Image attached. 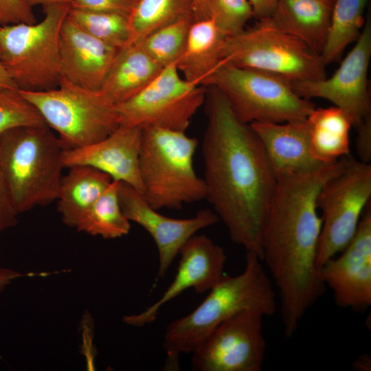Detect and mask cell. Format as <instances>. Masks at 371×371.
<instances>
[{"instance_id": "cell-1", "label": "cell", "mask_w": 371, "mask_h": 371, "mask_svg": "<svg viewBox=\"0 0 371 371\" xmlns=\"http://www.w3.org/2000/svg\"><path fill=\"white\" fill-rule=\"evenodd\" d=\"M202 142L206 196L232 240L262 258V236L277 175L249 124L208 87ZM262 260V259H261Z\"/></svg>"}, {"instance_id": "cell-2", "label": "cell", "mask_w": 371, "mask_h": 371, "mask_svg": "<svg viewBox=\"0 0 371 371\" xmlns=\"http://www.w3.org/2000/svg\"><path fill=\"white\" fill-rule=\"evenodd\" d=\"M343 167L342 158L315 170L277 174L262 236V261L276 284L284 335L292 337L326 285L317 265L322 220L317 198Z\"/></svg>"}, {"instance_id": "cell-3", "label": "cell", "mask_w": 371, "mask_h": 371, "mask_svg": "<svg viewBox=\"0 0 371 371\" xmlns=\"http://www.w3.org/2000/svg\"><path fill=\"white\" fill-rule=\"evenodd\" d=\"M262 262L256 253L246 251L241 273L223 275L194 311L167 326L165 368H177L181 354L192 353L220 324L239 313L254 311L264 317L276 313V295Z\"/></svg>"}, {"instance_id": "cell-4", "label": "cell", "mask_w": 371, "mask_h": 371, "mask_svg": "<svg viewBox=\"0 0 371 371\" xmlns=\"http://www.w3.org/2000/svg\"><path fill=\"white\" fill-rule=\"evenodd\" d=\"M64 150L47 125L19 126L0 135V167L18 214L56 201Z\"/></svg>"}, {"instance_id": "cell-5", "label": "cell", "mask_w": 371, "mask_h": 371, "mask_svg": "<svg viewBox=\"0 0 371 371\" xmlns=\"http://www.w3.org/2000/svg\"><path fill=\"white\" fill-rule=\"evenodd\" d=\"M198 144V139L186 132L142 129L138 164L142 194L153 209L179 210L185 203L205 199L204 180L193 166Z\"/></svg>"}, {"instance_id": "cell-6", "label": "cell", "mask_w": 371, "mask_h": 371, "mask_svg": "<svg viewBox=\"0 0 371 371\" xmlns=\"http://www.w3.org/2000/svg\"><path fill=\"white\" fill-rule=\"evenodd\" d=\"M69 4L44 7L33 23L0 25V61L19 90L44 91L61 79L60 32Z\"/></svg>"}, {"instance_id": "cell-7", "label": "cell", "mask_w": 371, "mask_h": 371, "mask_svg": "<svg viewBox=\"0 0 371 371\" xmlns=\"http://www.w3.org/2000/svg\"><path fill=\"white\" fill-rule=\"evenodd\" d=\"M202 85L218 90L245 124L305 120L315 108L310 100L299 96L284 77L228 63H220Z\"/></svg>"}, {"instance_id": "cell-8", "label": "cell", "mask_w": 371, "mask_h": 371, "mask_svg": "<svg viewBox=\"0 0 371 371\" xmlns=\"http://www.w3.org/2000/svg\"><path fill=\"white\" fill-rule=\"evenodd\" d=\"M19 91L58 133L65 150L97 142L120 126L115 105L100 90L84 88L61 78L52 89Z\"/></svg>"}, {"instance_id": "cell-9", "label": "cell", "mask_w": 371, "mask_h": 371, "mask_svg": "<svg viewBox=\"0 0 371 371\" xmlns=\"http://www.w3.org/2000/svg\"><path fill=\"white\" fill-rule=\"evenodd\" d=\"M221 63L258 69L284 77L290 82L326 78L322 55L274 25L269 19L226 37Z\"/></svg>"}, {"instance_id": "cell-10", "label": "cell", "mask_w": 371, "mask_h": 371, "mask_svg": "<svg viewBox=\"0 0 371 371\" xmlns=\"http://www.w3.org/2000/svg\"><path fill=\"white\" fill-rule=\"evenodd\" d=\"M342 160L341 170L324 184L317 198V208L322 213L317 253L319 269L348 245L370 202L371 164L350 154Z\"/></svg>"}, {"instance_id": "cell-11", "label": "cell", "mask_w": 371, "mask_h": 371, "mask_svg": "<svg viewBox=\"0 0 371 371\" xmlns=\"http://www.w3.org/2000/svg\"><path fill=\"white\" fill-rule=\"evenodd\" d=\"M207 92L206 87L185 79L175 63L170 64L137 94L115 105L120 125L186 132Z\"/></svg>"}, {"instance_id": "cell-12", "label": "cell", "mask_w": 371, "mask_h": 371, "mask_svg": "<svg viewBox=\"0 0 371 371\" xmlns=\"http://www.w3.org/2000/svg\"><path fill=\"white\" fill-rule=\"evenodd\" d=\"M261 314L239 313L220 324L193 350L198 371H260L266 352Z\"/></svg>"}, {"instance_id": "cell-13", "label": "cell", "mask_w": 371, "mask_h": 371, "mask_svg": "<svg viewBox=\"0 0 371 371\" xmlns=\"http://www.w3.org/2000/svg\"><path fill=\"white\" fill-rule=\"evenodd\" d=\"M352 49L334 74L327 78L291 82L300 97L323 98L342 109L356 126L371 116V98L368 71L371 58V14L369 11Z\"/></svg>"}, {"instance_id": "cell-14", "label": "cell", "mask_w": 371, "mask_h": 371, "mask_svg": "<svg viewBox=\"0 0 371 371\" xmlns=\"http://www.w3.org/2000/svg\"><path fill=\"white\" fill-rule=\"evenodd\" d=\"M366 207L355 234L338 257L328 260L320 274L341 308L363 310L371 305V208Z\"/></svg>"}, {"instance_id": "cell-15", "label": "cell", "mask_w": 371, "mask_h": 371, "mask_svg": "<svg viewBox=\"0 0 371 371\" xmlns=\"http://www.w3.org/2000/svg\"><path fill=\"white\" fill-rule=\"evenodd\" d=\"M118 196L128 221L142 226L152 237L159 254L158 277H164L181 247L196 233L218 222L214 212L201 210L191 218H173L159 214L131 186L120 181Z\"/></svg>"}, {"instance_id": "cell-16", "label": "cell", "mask_w": 371, "mask_h": 371, "mask_svg": "<svg viewBox=\"0 0 371 371\" xmlns=\"http://www.w3.org/2000/svg\"><path fill=\"white\" fill-rule=\"evenodd\" d=\"M175 277L160 298L144 311L125 315L128 325L141 327L153 322L160 308L183 291H209L223 276L227 256L224 249L205 235L194 234L181 247Z\"/></svg>"}, {"instance_id": "cell-17", "label": "cell", "mask_w": 371, "mask_h": 371, "mask_svg": "<svg viewBox=\"0 0 371 371\" xmlns=\"http://www.w3.org/2000/svg\"><path fill=\"white\" fill-rule=\"evenodd\" d=\"M141 135L139 128L120 125L97 142L65 150L64 166L93 167L109 175L113 181L125 183L142 194L138 164Z\"/></svg>"}, {"instance_id": "cell-18", "label": "cell", "mask_w": 371, "mask_h": 371, "mask_svg": "<svg viewBox=\"0 0 371 371\" xmlns=\"http://www.w3.org/2000/svg\"><path fill=\"white\" fill-rule=\"evenodd\" d=\"M120 50L89 34L67 16L60 32L61 78L100 90Z\"/></svg>"}, {"instance_id": "cell-19", "label": "cell", "mask_w": 371, "mask_h": 371, "mask_svg": "<svg viewBox=\"0 0 371 371\" xmlns=\"http://www.w3.org/2000/svg\"><path fill=\"white\" fill-rule=\"evenodd\" d=\"M249 125L260 139L276 175L307 172L326 165L312 154L307 118L283 123L252 122Z\"/></svg>"}, {"instance_id": "cell-20", "label": "cell", "mask_w": 371, "mask_h": 371, "mask_svg": "<svg viewBox=\"0 0 371 371\" xmlns=\"http://www.w3.org/2000/svg\"><path fill=\"white\" fill-rule=\"evenodd\" d=\"M334 0H278L269 19L321 54L328 34Z\"/></svg>"}, {"instance_id": "cell-21", "label": "cell", "mask_w": 371, "mask_h": 371, "mask_svg": "<svg viewBox=\"0 0 371 371\" xmlns=\"http://www.w3.org/2000/svg\"><path fill=\"white\" fill-rule=\"evenodd\" d=\"M162 68L139 43L128 45L120 50L100 91L116 105L144 89Z\"/></svg>"}, {"instance_id": "cell-22", "label": "cell", "mask_w": 371, "mask_h": 371, "mask_svg": "<svg viewBox=\"0 0 371 371\" xmlns=\"http://www.w3.org/2000/svg\"><path fill=\"white\" fill-rule=\"evenodd\" d=\"M225 38L212 19L194 20L183 51L175 63L182 76L202 85L205 78L221 63Z\"/></svg>"}, {"instance_id": "cell-23", "label": "cell", "mask_w": 371, "mask_h": 371, "mask_svg": "<svg viewBox=\"0 0 371 371\" xmlns=\"http://www.w3.org/2000/svg\"><path fill=\"white\" fill-rule=\"evenodd\" d=\"M107 174L91 166H74L63 176L57 210L67 226L76 228L80 219L112 182Z\"/></svg>"}, {"instance_id": "cell-24", "label": "cell", "mask_w": 371, "mask_h": 371, "mask_svg": "<svg viewBox=\"0 0 371 371\" xmlns=\"http://www.w3.org/2000/svg\"><path fill=\"white\" fill-rule=\"evenodd\" d=\"M311 129V149L314 157L330 164L350 154V117L340 108H315L307 117Z\"/></svg>"}, {"instance_id": "cell-25", "label": "cell", "mask_w": 371, "mask_h": 371, "mask_svg": "<svg viewBox=\"0 0 371 371\" xmlns=\"http://www.w3.org/2000/svg\"><path fill=\"white\" fill-rule=\"evenodd\" d=\"M368 0H334L330 25L321 53L327 65L339 60L346 47L356 41L364 25Z\"/></svg>"}, {"instance_id": "cell-26", "label": "cell", "mask_w": 371, "mask_h": 371, "mask_svg": "<svg viewBox=\"0 0 371 371\" xmlns=\"http://www.w3.org/2000/svg\"><path fill=\"white\" fill-rule=\"evenodd\" d=\"M119 183L120 181H112L88 208L76 228L78 232L106 239L128 234L131 224L120 203Z\"/></svg>"}, {"instance_id": "cell-27", "label": "cell", "mask_w": 371, "mask_h": 371, "mask_svg": "<svg viewBox=\"0 0 371 371\" xmlns=\"http://www.w3.org/2000/svg\"><path fill=\"white\" fill-rule=\"evenodd\" d=\"M189 14H193L191 0H135L128 16L130 34L125 46L141 42L156 30Z\"/></svg>"}, {"instance_id": "cell-28", "label": "cell", "mask_w": 371, "mask_h": 371, "mask_svg": "<svg viewBox=\"0 0 371 371\" xmlns=\"http://www.w3.org/2000/svg\"><path fill=\"white\" fill-rule=\"evenodd\" d=\"M194 21L192 14H186L153 32L139 43L161 67L175 63L183 51Z\"/></svg>"}, {"instance_id": "cell-29", "label": "cell", "mask_w": 371, "mask_h": 371, "mask_svg": "<svg viewBox=\"0 0 371 371\" xmlns=\"http://www.w3.org/2000/svg\"><path fill=\"white\" fill-rule=\"evenodd\" d=\"M67 17L89 34L120 49L128 41L130 33L127 16L70 7Z\"/></svg>"}, {"instance_id": "cell-30", "label": "cell", "mask_w": 371, "mask_h": 371, "mask_svg": "<svg viewBox=\"0 0 371 371\" xmlns=\"http://www.w3.org/2000/svg\"><path fill=\"white\" fill-rule=\"evenodd\" d=\"M47 125L34 105L18 89H0V135L13 128Z\"/></svg>"}, {"instance_id": "cell-31", "label": "cell", "mask_w": 371, "mask_h": 371, "mask_svg": "<svg viewBox=\"0 0 371 371\" xmlns=\"http://www.w3.org/2000/svg\"><path fill=\"white\" fill-rule=\"evenodd\" d=\"M210 18L225 36L238 34L254 17L248 0H209Z\"/></svg>"}, {"instance_id": "cell-32", "label": "cell", "mask_w": 371, "mask_h": 371, "mask_svg": "<svg viewBox=\"0 0 371 371\" xmlns=\"http://www.w3.org/2000/svg\"><path fill=\"white\" fill-rule=\"evenodd\" d=\"M35 22L32 8L23 0H0V25Z\"/></svg>"}, {"instance_id": "cell-33", "label": "cell", "mask_w": 371, "mask_h": 371, "mask_svg": "<svg viewBox=\"0 0 371 371\" xmlns=\"http://www.w3.org/2000/svg\"><path fill=\"white\" fill-rule=\"evenodd\" d=\"M135 0H73L71 8L86 11L118 13L128 16Z\"/></svg>"}, {"instance_id": "cell-34", "label": "cell", "mask_w": 371, "mask_h": 371, "mask_svg": "<svg viewBox=\"0 0 371 371\" xmlns=\"http://www.w3.org/2000/svg\"><path fill=\"white\" fill-rule=\"evenodd\" d=\"M17 215L0 167V232L14 227L17 223Z\"/></svg>"}, {"instance_id": "cell-35", "label": "cell", "mask_w": 371, "mask_h": 371, "mask_svg": "<svg viewBox=\"0 0 371 371\" xmlns=\"http://www.w3.org/2000/svg\"><path fill=\"white\" fill-rule=\"evenodd\" d=\"M357 131L355 140L357 153L359 160L366 163L371 161V116L355 126Z\"/></svg>"}, {"instance_id": "cell-36", "label": "cell", "mask_w": 371, "mask_h": 371, "mask_svg": "<svg viewBox=\"0 0 371 371\" xmlns=\"http://www.w3.org/2000/svg\"><path fill=\"white\" fill-rule=\"evenodd\" d=\"M258 21L271 17L278 0H248Z\"/></svg>"}, {"instance_id": "cell-37", "label": "cell", "mask_w": 371, "mask_h": 371, "mask_svg": "<svg viewBox=\"0 0 371 371\" xmlns=\"http://www.w3.org/2000/svg\"><path fill=\"white\" fill-rule=\"evenodd\" d=\"M194 20L210 18L209 0H191Z\"/></svg>"}, {"instance_id": "cell-38", "label": "cell", "mask_w": 371, "mask_h": 371, "mask_svg": "<svg viewBox=\"0 0 371 371\" xmlns=\"http://www.w3.org/2000/svg\"><path fill=\"white\" fill-rule=\"evenodd\" d=\"M32 273L24 274L16 271L0 267V290L8 285L15 279Z\"/></svg>"}, {"instance_id": "cell-39", "label": "cell", "mask_w": 371, "mask_h": 371, "mask_svg": "<svg viewBox=\"0 0 371 371\" xmlns=\"http://www.w3.org/2000/svg\"><path fill=\"white\" fill-rule=\"evenodd\" d=\"M0 89H18L4 66L0 61ZM19 90V89H18Z\"/></svg>"}, {"instance_id": "cell-40", "label": "cell", "mask_w": 371, "mask_h": 371, "mask_svg": "<svg viewBox=\"0 0 371 371\" xmlns=\"http://www.w3.org/2000/svg\"><path fill=\"white\" fill-rule=\"evenodd\" d=\"M27 5L32 8L42 5L43 7L54 4H71L73 0H23Z\"/></svg>"}, {"instance_id": "cell-41", "label": "cell", "mask_w": 371, "mask_h": 371, "mask_svg": "<svg viewBox=\"0 0 371 371\" xmlns=\"http://www.w3.org/2000/svg\"><path fill=\"white\" fill-rule=\"evenodd\" d=\"M368 363H370V361H368V357H360L357 362V368H361V370H363V368H366V370H368V368L365 366L364 364L367 365L368 366ZM370 367V366H369Z\"/></svg>"}, {"instance_id": "cell-42", "label": "cell", "mask_w": 371, "mask_h": 371, "mask_svg": "<svg viewBox=\"0 0 371 371\" xmlns=\"http://www.w3.org/2000/svg\"><path fill=\"white\" fill-rule=\"evenodd\" d=\"M0 57H1V52H0Z\"/></svg>"}, {"instance_id": "cell-43", "label": "cell", "mask_w": 371, "mask_h": 371, "mask_svg": "<svg viewBox=\"0 0 371 371\" xmlns=\"http://www.w3.org/2000/svg\"><path fill=\"white\" fill-rule=\"evenodd\" d=\"M0 263H1V258H0Z\"/></svg>"}]
</instances>
